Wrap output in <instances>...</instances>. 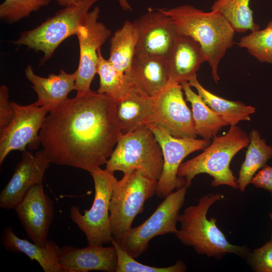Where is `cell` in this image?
<instances>
[{"mask_svg":"<svg viewBox=\"0 0 272 272\" xmlns=\"http://www.w3.org/2000/svg\"><path fill=\"white\" fill-rule=\"evenodd\" d=\"M118 102L91 90L49 111L39 132L49 163L90 173L105 164L122 133Z\"/></svg>","mask_w":272,"mask_h":272,"instance_id":"cell-1","label":"cell"},{"mask_svg":"<svg viewBox=\"0 0 272 272\" xmlns=\"http://www.w3.org/2000/svg\"><path fill=\"white\" fill-rule=\"evenodd\" d=\"M158 10L171 17L178 33L191 37L200 45L217 83L220 61L234 43L235 31L229 22L217 11L206 12L191 5Z\"/></svg>","mask_w":272,"mask_h":272,"instance_id":"cell-2","label":"cell"},{"mask_svg":"<svg viewBox=\"0 0 272 272\" xmlns=\"http://www.w3.org/2000/svg\"><path fill=\"white\" fill-rule=\"evenodd\" d=\"M223 197L220 193H209L200 197L197 205L186 208L179 215L180 227L174 234L182 244L208 257L218 259L227 254L247 257L250 251L246 246L230 243L218 228L217 219L207 218L211 206Z\"/></svg>","mask_w":272,"mask_h":272,"instance_id":"cell-3","label":"cell"},{"mask_svg":"<svg viewBox=\"0 0 272 272\" xmlns=\"http://www.w3.org/2000/svg\"><path fill=\"white\" fill-rule=\"evenodd\" d=\"M249 142V136L244 130L237 125L230 126L225 134L215 137L202 153L182 163L177 175L185 180L187 188L195 176L206 173L212 177V186L225 185L237 189V181L230 168V163Z\"/></svg>","mask_w":272,"mask_h":272,"instance_id":"cell-4","label":"cell"},{"mask_svg":"<svg viewBox=\"0 0 272 272\" xmlns=\"http://www.w3.org/2000/svg\"><path fill=\"white\" fill-rule=\"evenodd\" d=\"M162 150L147 125L132 132L121 133L106 163V169L124 174L138 170L158 180L163 167Z\"/></svg>","mask_w":272,"mask_h":272,"instance_id":"cell-5","label":"cell"},{"mask_svg":"<svg viewBox=\"0 0 272 272\" xmlns=\"http://www.w3.org/2000/svg\"><path fill=\"white\" fill-rule=\"evenodd\" d=\"M97 1L80 0L64 7L34 29L23 32L14 43L25 45L36 51H42L44 56L40 63L43 65L64 40L77 35L90 8Z\"/></svg>","mask_w":272,"mask_h":272,"instance_id":"cell-6","label":"cell"},{"mask_svg":"<svg viewBox=\"0 0 272 272\" xmlns=\"http://www.w3.org/2000/svg\"><path fill=\"white\" fill-rule=\"evenodd\" d=\"M157 180L135 170L117 180L109 205L111 232L118 240L128 231L136 216L144 210L147 200L156 193Z\"/></svg>","mask_w":272,"mask_h":272,"instance_id":"cell-7","label":"cell"},{"mask_svg":"<svg viewBox=\"0 0 272 272\" xmlns=\"http://www.w3.org/2000/svg\"><path fill=\"white\" fill-rule=\"evenodd\" d=\"M94 183L92 206L82 214L78 207L72 206L70 218L85 234L89 245L103 246L113 238L109 217V205L114 185L117 180L114 173L99 168L90 173Z\"/></svg>","mask_w":272,"mask_h":272,"instance_id":"cell-8","label":"cell"},{"mask_svg":"<svg viewBox=\"0 0 272 272\" xmlns=\"http://www.w3.org/2000/svg\"><path fill=\"white\" fill-rule=\"evenodd\" d=\"M187 188L185 185L170 193L147 220L131 227L115 240L136 258L146 251L150 240L155 237L175 234L178 230L179 212L184 203Z\"/></svg>","mask_w":272,"mask_h":272,"instance_id":"cell-9","label":"cell"},{"mask_svg":"<svg viewBox=\"0 0 272 272\" xmlns=\"http://www.w3.org/2000/svg\"><path fill=\"white\" fill-rule=\"evenodd\" d=\"M147 125L154 134L162 152L163 167L157 181L155 194L165 198L174 189L186 185L185 180L177 175L179 168L185 158L194 152L203 150L211 142L203 139L176 138L159 126L151 123Z\"/></svg>","mask_w":272,"mask_h":272,"instance_id":"cell-10","label":"cell"},{"mask_svg":"<svg viewBox=\"0 0 272 272\" xmlns=\"http://www.w3.org/2000/svg\"><path fill=\"white\" fill-rule=\"evenodd\" d=\"M14 115L10 123L0 131V164L12 151L36 149L41 144L40 130L48 110L34 103L21 105L12 102Z\"/></svg>","mask_w":272,"mask_h":272,"instance_id":"cell-11","label":"cell"},{"mask_svg":"<svg viewBox=\"0 0 272 272\" xmlns=\"http://www.w3.org/2000/svg\"><path fill=\"white\" fill-rule=\"evenodd\" d=\"M182 91L181 85L168 84L153 97L154 112L148 124L159 126L176 138H196L192 112Z\"/></svg>","mask_w":272,"mask_h":272,"instance_id":"cell-12","label":"cell"},{"mask_svg":"<svg viewBox=\"0 0 272 272\" xmlns=\"http://www.w3.org/2000/svg\"><path fill=\"white\" fill-rule=\"evenodd\" d=\"M99 7H95L87 14L84 24L77 32L80 60L76 71L75 90L77 92L91 90V82L97 74L98 64V51L110 37L111 31L105 25L98 22Z\"/></svg>","mask_w":272,"mask_h":272,"instance_id":"cell-13","label":"cell"},{"mask_svg":"<svg viewBox=\"0 0 272 272\" xmlns=\"http://www.w3.org/2000/svg\"><path fill=\"white\" fill-rule=\"evenodd\" d=\"M132 23L138 35L134 54L166 59L178 34L171 17L157 9L146 13Z\"/></svg>","mask_w":272,"mask_h":272,"instance_id":"cell-14","label":"cell"},{"mask_svg":"<svg viewBox=\"0 0 272 272\" xmlns=\"http://www.w3.org/2000/svg\"><path fill=\"white\" fill-rule=\"evenodd\" d=\"M15 210L27 236L45 247L54 217V201L45 193L42 182L33 185Z\"/></svg>","mask_w":272,"mask_h":272,"instance_id":"cell-15","label":"cell"},{"mask_svg":"<svg viewBox=\"0 0 272 272\" xmlns=\"http://www.w3.org/2000/svg\"><path fill=\"white\" fill-rule=\"evenodd\" d=\"M22 152L12 178L0 193V207L7 210H15L33 185L43 182L50 163L43 150L35 154Z\"/></svg>","mask_w":272,"mask_h":272,"instance_id":"cell-16","label":"cell"},{"mask_svg":"<svg viewBox=\"0 0 272 272\" xmlns=\"http://www.w3.org/2000/svg\"><path fill=\"white\" fill-rule=\"evenodd\" d=\"M117 261L113 245H88L82 248L65 245L60 247L58 256V262L63 272H116Z\"/></svg>","mask_w":272,"mask_h":272,"instance_id":"cell-17","label":"cell"},{"mask_svg":"<svg viewBox=\"0 0 272 272\" xmlns=\"http://www.w3.org/2000/svg\"><path fill=\"white\" fill-rule=\"evenodd\" d=\"M206 61L200 45L191 37L178 33L166 59L169 83L181 85L196 76L201 64Z\"/></svg>","mask_w":272,"mask_h":272,"instance_id":"cell-18","label":"cell"},{"mask_svg":"<svg viewBox=\"0 0 272 272\" xmlns=\"http://www.w3.org/2000/svg\"><path fill=\"white\" fill-rule=\"evenodd\" d=\"M132 87L153 98L169 83L166 59L144 54H134L125 74Z\"/></svg>","mask_w":272,"mask_h":272,"instance_id":"cell-19","label":"cell"},{"mask_svg":"<svg viewBox=\"0 0 272 272\" xmlns=\"http://www.w3.org/2000/svg\"><path fill=\"white\" fill-rule=\"evenodd\" d=\"M25 74L38 96L34 104L49 112L64 102L69 93L75 90L76 72L69 74L61 70L58 75L51 74L44 78L35 74L30 64L26 67Z\"/></svg>","mask_w":272,"mask_h":272,"instance_id":"cell-20","label":"cell"},{"mask_svg":"<svg viewBox=\"0 0 272 272\" xmlns=\"http://www.w3.org/2000/svg\"><path fill=\"white\" fill-rule=\"evenodd\" d=\"M1 243L6 250L23 253L30 259L37 261L44 272H63L58 262L60 247L52 240H47L45 247L21 239L8 226L3 231Z\"/></svg>","mask_w":272,"mask_h":272,"instance_id":"cell-21","label":"cell"},{"mask_svg":"<svg viewBox=\"0 0 272 272\" xmlns=\"http://www.w3.org/2000/svg\"><path fill=\"white\" fill-rule=\"evenodd\" d=\"M153 112V98L131 86L129 93L117 105L116 115L122 133L132 132L146 125Z\"/></svg>","mask_w":272,"mask_h":272,"instance_id":"cell-22","label":"cell"},{"mask_svg":"<svg viewBox=\"0 0 272 272\" xmlns=\"http://www.w3.org/2000/svg\"><path fill=\"white\" fill-rule=\"evenodd\" d=\"M188 84L194 87L202 100L230 126L236 125L240 121L250 120V115L255 113V107L239 101H230L220 97L205 89L198 82L196 76Z\"/></svg>","mask_w":272,"mask_h":272,"instance_id":"cell-23","label":"cell"},{"mask_svg":"<svg viewBox=\"0 0 272 272\" xmlns=\"http://www.w3.org/2000/svg\"><path fill=\"white\" fill-rule=\"evenodd\" d=\"M186 100L192 107V115L196 133L202 139L211 141L223 127L228 123L213 111L199 95L192 91L188 82L181 84Z\"/></svg>","mask_w":272,"mask_h":272,"instance_id":"cell-24","label":"cell"},{"mask_svg":"<svg viewBox=\"0 0 272 272\" xmlns=\"http://www.w3.org/2000/svg\"><path fill=\"white\" fill-rule=\"evenodd\" d=\"M249 139L245 158L241 165L237 180L238 188L241 192L245 191L255 174L272 157V146L266 144L257 130L251 131Z\"/></svg>","mask_w":272,"mask_h":272,"instance_id":"cell-25","label":"cell"},{"mask_svg":"<svg viewBox=\"0 0 272 272\" xmlns=\"http://www.w3.org/2000/svg\"><path fill=\"white\" fill-rule=\"evenodd\" d=\"M138 40L137 31L128 21L112 35L108 60L119 71L125 74L129 69Z\"/></svg>","mask_w":272,"mask_h":272,"instance_id":"cell-26","label":"cell"},{"mask_svg":"<svg viewBox=\"0 0 272 272\" xmlns=\"http://www.w3.org/2000/svg\"><path fill=\"white\" fill-rule=\"evenodd\" d=\"M250 2V0H216L211 9L219 12L235 32H252L259 30V26L254 21Z\"/></svg>","mask_w":272,"mask_h":272,"instance_id":"cell-27","label":"cell"},{"mask_svg":"<svg viewBox=\"0 0 272 272\" xmlns=\"http://www.w3.org/2000/svg\"><path fill=\"white\" fill-rule=\"evenodd\" d=\"M100 50L98 51L97 74L99 76L100 83L97 92L107 94L119 101L129 93L131 86L126 75L116 69L108 59H105Z\"/></svg>","mask_w":272,"mask_h":272,"instance_id":"cell-28","label":"cell"},{"mask_svg":"<svg viewBox=\"0 0 272 272\" xmlns=\"http://www.w3.org/2000/svg\"><path fill=\"white\" fill-rule=\"evenodd\" d=\"M238 45L259 61L272 64V20L264 29L242 37Z\"/></svg>","mask_w":272,"mask_h":272,"instance_id":"cell-29","label":"cell"},{"mask_svg":"<svg viewBox=\"0 0 272 272\" xmlns=\"http://www.w3.org/2000/svg\"><path fill=\"white\" fill-rule=\"evenodd\" d=\"M111 243L116 252V272H183L186 269V265L182 261H178L174 265L164 267L142 264L130 255L114 238Z\"/></svg>","mask_w":272,"mask_h":272,"instance_id":"cell-30","label":"cell"},{"mask_svg":"<svg viewBox=\"0 0 272 272\" xmlns=\"http://www.w3.org/2000/svg\"><path fill=\"white\" fill-rule=\"evenodd\" d=\"M51 1L5 0L0 5V18L9 23L17 22L47 6Z\"/></svg>","mask_w":272,"mask_h":272,"instance_id":"cell-31","label":"cell"},{"mask_svg":"<svg viewBox=\"0 0 272 272\" xmlns=\"http://www.w3.org/2000/svg\"><path fill=\"white\" fill-rule=\"evenodd\" d=\"M248 262L256 272H272V242L270 240L247 256Z\"/></svg>","mask_w":272,"mask_h":272,"instance_id":"cell-32","label":"cell"},{"mask_svg":"<svg viewBox=\"0 0 272 272\" xmlns=\"http://www.w3.org/2000/svg\"><path fill=\"white\" fill-rule=\"evenodd\" d=\"M9 90L4 85L0 87V131L6 127L12 120L14 110L12 102L9 100Z\"/></svg>","mask_w":272,"mask_h":272,"instance_id":"cell-33","label":"cell"},{"mask_svg":"<svg viewBox=\"0 0 272 272\" xmlns=\"http://www.w3.org/2000/svg\"><path fill=\"white\" fill-rule=\"evenodd\" d=\"M251 183L256 188L267 190L272 195V167L265 165L255 174Z\"/></svg>","mask_w":272,"mask_h":272,"instance_id":"cell-34","label":"cell"},{"mask_svg":"<svg viewBox=\"0 0 272 272\" xmlns=\"http://www.w3.org/2000/svg\"><path fill=\"white\" fill-rule=\"evenodd\" d=\"M60 6L66 7L67 6L76 3L80 0H55ZM122 9L124 11L131 10V8L128 4L127 0H118Z\"/></svg>","mask_w":272,"mask_h":272,"instance_id":"cell-35","label":"cell"},{"mask_svg":"<svg viewBox=\"0 0 272 272\" xmlns=\"http://www.w3.org/2000/svg\"><path fill=\"white\" fill-rule=\"evenodd\" d=\"M269 217H270V218L271 221V222H272V211H271V212L269 214ZM270 241L272 242V233H271V239H270Z\"/></svg>","mask_w":272,"mask_h":272,"instance_id":"cell-36","label":"cell"}]
</instances>
